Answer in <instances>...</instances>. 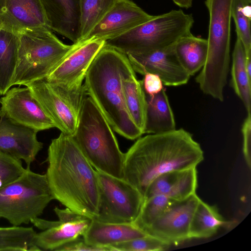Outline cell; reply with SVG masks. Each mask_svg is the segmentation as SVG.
<instances>
[{
  "mask_svg": "<svg viewBox=\"0 0 251 251\" xmlns=\"http://www.w3.org/2000/svg\"><path fill=\"white\" fill-rule=\"evenodd\" d=\"M113 251L110 247H99L87 243L82 236L59 248L56 251Z\"/></svg>",
  "mask_w": 251,
  "mask_h": 251,
  "instance_id": "cell-35",
  "label": "cell"
},
{
  "mask_svg": "<svg viewBox=\"0 0 251 251\" xmlns=\"http://www.w3.org/2000/svg\"><path fill=\"white\" fill-rule=\"evenodd\" d=\"M130 65L126 54L104 45L90 66L83 85L87 96L112 129L125 138L133 140L143 132L131 119L124 100L122 76Z\"/></svg>",
  "mask_w": 251,
  "mask_h": 251,
  "instance_id": "cell-3",
  "label": "cell"
},
{
  "mask_svg": "<svg viewBox=\"0 0 251 251\" xmlns=\"http://www.w3.org/2000/svg\"><path fill=\"white\" fill-rule=\"evenodd\" d=\"M235 221L225 220L215 206L199 201L194 212L189 228V237L207 238L214 235L220 227L231 228Z\"/></svg>",
  "mask_w": 251,
  "mask_h": 251,
  "instance_id": "cell-23",
  "label": "cell"
},
{
  "mask_svg": "<svg viewBox=\"0 0 251 251\" xmlns=\"http://www.w3.org/2000/svg\"><path fill=\"white\" fill-rule=\"evenodd\" d=\"M243 144V151L245 159L249 168L251 166V115L247 113L242 127Z\"/></svg>",
  "mask_w": 251,
  "mask_h": 251,
  "instance_id": "cell-36",
  "label": "cell"
},
{
  "mask_svg": "<svg viewBox=\"0 0 251 251\" xmlns=\"http://www.w3.org/2000/svg\"><path fill=\"white\" fill-rule=\"evenodd\" d=\"M0 118L36 132L55 127L28 87L10 88L0 98Z\"/></svg>",
  "mask_w": 251,
  "mask_h": 251,
  "instance_id": "cell-12",
  "label": "cell"
},
{
  "mask_svg": "<svg viewBox=\"0 0 251 251\" xmlns=\"http://www.w3.org/2000/svg\"><path fill=\"white\" fill-rule=\"evenodd\" d=\"M127 56L135 72L142 75L155 74L166 86L185 84L191 76L179 63L174 45L147 54H128Z\"/></svg>",
  "mask_w": 251,
  "mask_h": 251,
  "instance_id": "cell-15",
  "label": "cell"
},
{
  "mask_svg": "<svg viewBox=\"0 0 251 251\" xmlns=\"http://www.w3.org/2000/svg\"><path fill=\"white\" fill-rule=\"evenodd\" d=\"M17 65L12 81L24 85L44 79L79 44H65L46 27L24 30L18 34Z\"/></svg>",
  "mask_w": 251,
  "mask_h": 251,
  "instance_id": "cell-6",
  "label": "cell"
},
{
  "mask_svg": "<svg viewBox=\"0 0 251 251\" xmlns=\"http://www.w3.org/2000/svg\"><path fill=\"white\" fill-rule=\"evenodd\" d=\"M194 23L191 14L172 10L105 41V45L126 55L147 54L174 45L191 33Z\"/></svg>",
  "mask_w": 251,
  "mask_h": 251,
  "instance_id": "cell-7",
  "label": "cell"
},
{
  "mask_svg": "<svg viewBox=\"0 0 251 251\" xmlns=\"http://www.w3.org/2000/svg\"><path fill=\"white\" fill-rule=\"evenodd\" d=\"M31 227H0V251H39Z\"/></svg>",
  "mask_w": 251,
  "mask_h": 251,
  "instance_id": "cell-27",
  "label": "cell"
},
{
  "mask_svg": "<svg viewBox=\"0 0 251 251\" xmlns=\"http://www.w3.org/2000/svg\"><path fill=\"white\" fill-rule=\"evenodd\" d=\"M146 111L143 133L158 134L176 129L174 115L163 88L153 95L146 94Z\"/></svg>",
  "mask_w": 251,
  "mask_h": 251,
  "instance_id": "cell-21",
  "label": "cell"
},
{
  "mask_svg": "<svg viewBox=\"0 0 251 251\" xmlns=\"http://www.w3.org/2000/svg\"><path fill=\"white\" fill-rule=\"evenodd\" d=\"M25 86L29 88L55 127L62 133L73 136L83 101L87 96L84 85L78 89L69 90L44 79Z\"/></svg>",
  "mask_w": 251,
  "mask_h": 251,
  "instance_id": "cell-9",
  "label": "cell"
},
{
  "mask_svg": "<svg viewBox=\"0 0 251 251\" xmlns=\"http://www.w3.org/2000/svg\"><path fill=\"white\" fill-rule=\"evenodd\" d=\"M232 0H205L209 14L207 54L196 77L205 95L223 101L230 61L231 9Z\"/></svg>",
  "mask_w": 251,
  "mask_h": 251,
  "instance_id": "cell-5",
  "label": "cell"
},
{
  "mask_svg": "<svg viewBox=\"0 0 251 251\" xmlns=\"http://www.w3.org/2000/svg\"><path fill=\"white\" fill-rule=\"evenodd\" d=\"M200 200L195 193L186 199L174 201L145 232L170 246L190 239V223Z\"/></svg>",
  "mask_w": 251,
  "mask_h": 251,
  "instance_id": "cell-13",
  "label": "cell"
},
{
  "mask_svg": "<svg viewBox=\"0 0 251 251\" xmlns=\"http://www.w3.org/2000/svg\"><path fill=\"white\" fill-rule=\"evenodd\" d=\"M147 235L132 223H106L92 219L82 236L90 245L110 247Z\"/></svg>",
  "mask_w": 251,
  "mask_h": 251,
  "instance_id": "cell-20",
  "label": "cell"
},
{
  "mask_svg": "<svg viewBox=\"0 0 251 251\" xmlns=\"http://www.w3.org/2000/svg\"><path fill=\"white\" fill-rule=\"evenodd\" d=\"M231 85L243 103L247 113H251V78L246 68V52L241 40L237 38L232 54Z\"/></svg>",
  "mask_w": 251,
  "mask_h": 251,
  "instance_id": "cell-26",
  "label": "cell"
},
{
  "mask_svg": "<svg viewBox=\"0 0 251 251\" xmlns=\"http://www.w3.org/2000/svg\"><path fill=\"white\" fill-rule=\"evenodd\" d=\"M105 41L89 39L80 42L74 49L46 78L52 84L69 90L83 86L87 72Z\"/></svg>",
  "mask_w": 251,
  "mask_h": 251,
  "instance_id": "cell-14",
  "label": "cell"
},
{
  "mask_svg": "<svg viewBox=\"0 0 251 251\" xmlns=\"http://www.w3.org/2000/svg\"><path fill=\"white\" fill-rule=\"evenodd\" d=\"M25 169L21 160L0 151V188L20 176Z\"/></svg>",
  "mask_w": 251,
  "mask_h": 251,
  "instance_id": "cell-33",
  "label": "cell"
},
{
  "mask_svg": "<svg viewBox=\"0 0 251 251\" xmlns=\"http://www.w3.org/2000/svg\"><path fill=\"white\" fill-rule=\"evenodd\" d=\"M48 26L74 44L79 41L80 0H40Z\"/></svg>",
  "mask_w": 251,
  "mask_h": 251,
  "instance_id": "cell-19",
  "label": "cell"
},
{
  "mask_svg": "<svg viewBox=\"0 0 251 251\" xmlns=\"http://www.w3.org/2000/svg\"><path fill=\"white\" fill-rule=\"evenodd\" d=\"M54 211L57 221H49L39 219L32 221L38 228L44 231L36 233L34 243L40 251H54L63 245L82 236L92 219L79 214L68 208L61 209L57 207Z\"/></svg>",
  "mask_w": 251,
  "mask_h": 251,
  "instance_id": "cell-11",
  "label": "cell"
},
{
  "mask_svg": "<svg viewBox=\"0 0 251 251\" xmlns=\"http://www.w3.org/2000/svg\"><path fill=\"white\" fill-rule=\"evenodd\" d=\"M251 0H232L231 9L237 38L242 42L246 56L251 55Z\"/></svg>",
  "mask_w": 251,
  "mask_h": 251,
  "instance_id": "cell-29",
  "label": "cell"
},
{
  "mask_svg": "<svg viewBox=\"0 0 251 251\" xmlns=\"http://www.w3.org/2000/svg\"><path fill=\"white\" fill-rule=\"evenodd\" d=\"M18 34L0 29V96L12 87L18 58Z\"/></svg>",
  "mask_w": 251,
  "mask_h": 251,
  "instance_id": "cell-25",
  "label": "cell"
},
{
  "mask_svg": "<svg viewBox=\"0 0 251 251\" xmlns=\"http://www.w3.org/2000/svg\"><path fill=\"white\" fill-rule=\"evenodd\" d=\"M123 94L127 112L135 125L142 131L145 126L146 96L142 80L137 79L135 72L129 66L122 76Z\"/></svg>",
  "mask_w": 251,
  "mask_h": 251,
  "instance_id": "cell-22",
  "label": "cell"
},
{
  "mask_svg": "<svg viewBox=\"0 0 251 251\" xmlns=\"http://www.w3.org/2000/svg\"><path fill=\"white\" fill-rule=\"evenodd\" d=\"M177 6L181 8L188 9L192 6L193 0H172Z\"/></svg>",
  "mask_w": 251,
  "mask_h": 251,
  "instance_id": "cell-38",
  "label": "cell"
},
{
  "mask_svg": "<svg viewBox=\"0 0 251 251\" xmlns=\"http://www.w3.org/2000/svg\"><path fill=\"white\" fill-rule=\"evenodd\" d=\"M203 158L200 145L183 128L149 134L139 138L125 153L123 179L144 197L159 175L197 167Z\"/></svg>",
  "mask_w": 251,
  "mask_h": 251,
  "instance_id": "cell-1",
  "label": "cell"
},
{
  "mask_svg": "<svg viewBox=\"0 0 251 251\" xmlns=\"http://www.w3.org/2000/svg\"><path fill=\"white\" fill-rule=\"evenodd\" d=\"M174 50L182 67L190 76L193 75L202 69L205 62L207 41L190 33L174 44Z\"/></svg>",
  "mask_w": 251,
  "mask_h": 251,
  "instance_id": "cell-24",
  "label": "cell"
},
{
  "mask_svg": "<svg viewBox=\"0 0 251 251\" xmlns=\"http://www.w3.org/2000/svg\"><path fill=\"white\" fill-rule=\"evenodd\" d=\"M180 171L167 172L155 177L148 187L144 200L157 195L167 196L178 178Z\"/></svg>",
  "mask_w": 251,
  "mask_h": 251,
  "instance_id": "cell-34",
  "label": "cell"
},
{
  "mask_svg": "<svg viewBox=\"0 0 251 251\" xmlns=\"http://www.w3.org/2000/svg\"><path fill=\"white\" fill-rule=\"evenodd\" d=\"M96 171L100 197L99 213L95 219L106 223L134 222L144 203L143 196L124 179Z\"/></svg>",
  "mask_w": 251,
  "mask_h": 251,
  "instance_id": "cell-10",
  "label": "cell"
},
{
  "mask_svg": "<svg viewBox=\"0 0 251 251\" xmlns=\"http://www.w3.org/2000/svg\"></svg>",
  "mask_w": 251,
  "mask_h": 251,
  "instance_id": "cell-39",
  "label": "cell"
},
{
  "mask_svg": "<svg viewBox=\"0 0 251 251\" xmlns=\"http://www.w3.org/2000/svg\"><path fill=\"white\" fill-rule=\"evenodd\" d=\"M72 137L96 170L123 179L125 153L110 125L89 97L83 101Z\"/></svg>",
  "mask_w": 251,
  "mask_h": 251,
  "instance_id": "cell-4",
  "label": "cell"
},
{
  "mask_svg": "<svg viewBox=\"0 0 251 251\" xmlns=\"http://www.w3.org/2000/svg\"><path fill=\"white\" fill-rule=\"evenodd\" d=\"M144 75L143 86L146 94L153 95L163 89V82L159 76L151 73H147Z\"/></svg>",
  "mask_w": 251,
  "mask_h": 251,
  "instance_id": "cell-37",
  "label": "cell"
},
{
  "mask_svg": "<svg viewBox=\"0 0 251 251\" xmlns=\"http://www.w3.org/2000/svg\"><path fill=\"white\" fill-rule=\"evenodd\" d=\"M153 17L130 0H118L84 40L117 37Z\"/></svg>",
  "mask_w": 251,
  "mask_h": 251,
  "instance_id": "cell-16",
  "label": "cell"
},
{
  "mask_svg": "<svg viewBox=\"0 0 251 251\" xmlns=\"http://www.w3.org/2000/svg\"><path fill=\"white\" fill-rule=\"evenodd\" d=\"M197 167L180 171L166 196L175 201L181 200L196 193L198 185Z\"/></svg>",
  "mask_w": 251,
  "mask_h": 251,
  "instance_id": "cell-31",
  "label": "cell"
},
{
  "mask_svg": "<svg viewBox=\"0 0 251 251\" xmlns=\"http://www.w3.org/2000/svg\"><path fill=\"white\" fill-rule=\"evenodd\" d=\"M170 246L150 235L110 246L113 251H161Z\"/></svg>",
  "mask_w": 251,
  "mask_h": 251,
  "instance_id": "cell-32",
  "label": "cell"
},
{
  "mask_svg": "<svg viewBox=\"0 0 251 251\" xmlns=\"http://www.w3.org/2000/svg\"><path fill=\"white\" fill-rule=\"evenodd\" d=\"M47 161L46 175L54 200L74 212L96 219L100 197L97 171L72 136L61 132L51 140Z\"/></svg>",
  "mask_w": 251,
  "mask_h": 251,
  "instance_id": "cell-2",
  "label": "cell"
},
{
  "mask_svg": "<svg viewBox=\"0 0 251 251\" xmlns=\"http://www.w3.org/2000/svg\"><path fill=\"white\" fill-rule=\"evenodd\" d=\"M174 201L165 195L154 196L144 200L140 213L132 224L145 232Z\"/></svg>",
  "mask_w": 251,
  "mask_h": 251,
  "instance_id": "cell-30",
  "label": "cell"
},
{
  "mask_svg": "<svg viewBox=\"0 0 251 251\" xmlns=\"http://www.w3.org/2000/svg\"><path fill=\"white\" fill-rule=\"evenodd\" d=\"M117 0H80L79 42L86 38Z\"/></svg>",
  "mask_w": 251,
  "mask_h": 251,
  "instance_id": "cell-28",
  "label": "cell"
},
{
  "mask_svg": "<svg viewBox=\"0 0 251 251\" xmlns=\"http://www.w3.org/2000/svg\"><path fill=\"white\" fill-rule=\"evenodd\" d=\"M37 133L33 130L0 118V151L24 160L26 166H30L43 148V143L37 139Z\"/></svg>",
  "mask_w": 251,
  "mask_h": 251,
  "instance_id": "cell-18",
  "label": "cell"
},
{
  "mask_svg": "<svg viewBox=\"0 0 251 251\" xmlns=\"http://www.w3.org/2000/svg\"><path fill=\"white\" fill-rule=\"evenodd\" d=\"M39 27H49L40 0H0V27L18 34Z\"/></svg>",
  "mask_w": 251,
  "mask_h": 251,
  "instance_id": "cell-17",
  "label": "cell"
},
{
  "mask_svg": "<svg viewBox=\"0 0 251 251\" xmlns=\"http://www.w3.org/2000/svg\"><path fill=\"white\" fill-rule=\"evenodd\" d=\"M52 200L46 174L34 173L26 166L20 176L0 188V219L13 226L28 224L41 215Z\"/></svg>",
  "mask_w": 251,
  "mask_h": 251,
  "instance_id": "cell-8",
  "label": "cell"
}]
</instances>
